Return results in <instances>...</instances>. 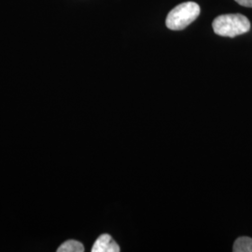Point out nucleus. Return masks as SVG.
Returning a JSON list of instances; mask_svg holds the SVG:
<instances>
[{
    "label": "nucleus",
    "instance_id": "obj_1",
    "mask_svg": "<svg viewBox=\"0 0 252 252\" xmlns=\"http://www.w3.org/2000/svg\"><path fill=\"white\" fill-rule=\"evenodd\" d=\"M212 27L219 36L234 37L249 32L251 22L242 14H223L213 21Z\"/></svg>",
    "mask_w": 252,
    "mask_h": 252
},
{
    "label": "nucleus",
    "instance_id": "obj_2",
    "mask_svg": "<svg viewBox=\"0 0 252 252\" xmlns=\"http://www.w3.org/2000/svg\"><path fill=\"white\" fill-rule=\"evenodd\" d=\"M200 14V7L195 2H185L172 9L166 18V27L170 30H183Z\"/></svg>",
    "mask_w": 252,
    "mask_h": 252
},
{
    "label": "nucleus",
    "instance_id": "obj_3",
    "mask_svg": "<svg viewBox=\"0 0 252 252\" xmlns=\"http://www.w3.org/2000/svg\"><path fill=\"white\" fill-rule=\"evenodd\" d=\"M120 251L119 245L108 234L100 235L92 249V252H119Z\"/></svg>",
    "mask_w": 252,
    "mask_h": 252
},
{
    "label": "nucleus",
    "instance_id": "obj_4",
    "mask_svg": "<svg viewBox=\"0 0 252 252\" xmlns=\"http://www.w3.org/2000/svg\"><path fill=\"white\" fill-rule=\"evenodd\" d=\"M233 251L234 252H252V238L249 236H241L234 242Z\"/></svg>",
    "mask_w": 252,
    "mask_h": 252
},
{
    "label": "nucleus",
    "instance_id": "obj_5",
    "mask_svg": "<svg viewBox=\"0 0 252 252\" xmlns=\"http://www.w3.org/2000/svg\"><path fill=\"white\" fill-rule=\"evenodd\" d=\"M84 246L76 240H68L63 242L58 249L57 252H83Z\"/></svg>",
    "mask_w": 252,
    "mask_h": 252
},
{
    "label": "nucleus",
    "instance_id": "obj_6",
    "mask_svg": "<svg viewBox=\"0 0 252 252\" xmlns=\"http://www.w3.org/2000/svg\"><path fill=\"white\" fill-rule=\"evenodd\" d=\"M234 1L243 7L252 8V0H234Z\"/></svg>",
    "mask_w": 252,
    "mask_h": 252
}]
</instances>
